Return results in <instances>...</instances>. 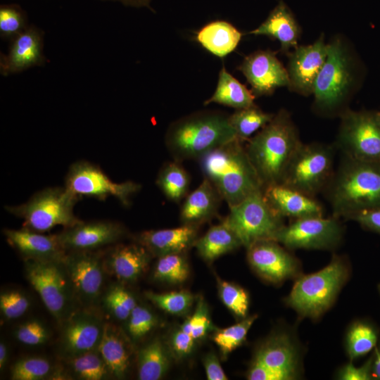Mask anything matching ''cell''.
Returning a JSON list of instances; mask_svg holds the SVG:
<instances>
[{
  "label": "cell",
  "mask_w": 380,
  "mask_h": 380,
  "mask_svg": "<svg viewBox=\"0 0 380 380\" xmlns=\"http://www.w3.org/2000/svg\"><path fill=\"white\" fill-rule=\"evenodd\" d=\"M72 375L82 380H102L112 376L98 350L67 359Z\"/></svg>",
  "instance_id": "obj_35"
},
{
  "label": "cell",
  "mask_w": 380,
  "mask_h": 380,
  "mask_svg": "<svg viewBox=\"0 0 380 380\" xmlns=\"http://www.w3.org/2000/svg\"><path fill=\"white\" fill-rule=\"evenodd\" d=\"M125 234L124 227L117 222L81 220L73 226L64 228L57 235L61 246L68 253L94 251L117 243Z\"/></svg>",
  "instance_id": "obj_17"
},
{
  "label": "cell",
  "mask_w": 380,
  "mask_h": 380,
  "mask_svg": "<svg viewBox=\"0 0 380 380\" xmlns=\"http://www.w3.org/2000/svg\"><path fill=\"white\" fill-rule=\"evenodd\" d=\"M207 379L208 380H227V376L225 374L221 365L213 353L208 354L203 360Z\"/></svg>",
  "instance_id": "obj_52"
},
{
  "label": "cell",
  "mask_w": 380,
  "mask_h": 380,
  "mask_svg": "<svg viewBox=\"0 0 380 380\" xmlns=\"http://www.w3.org/2000/svg\"><path fill=\"white\" fill-rule=\"evenodd\" d=\"M62 324L59 348L66 359L98 348L104 327L98 315L87 310L74 311Z\"/></svg>",
  "instance_id": "obj_18"
},
{
  "label": "cell",
  "mask_w": 380,
  "mask_h": 380,
  "mask_svg": "<svg viewBox=\"0 0 380 380\" xmlns=\"http://www.w3.org/2000/svg\"><path fill=\"white\" fill-rule=\"evenodd\" d=\"M377 334L369 325L358 322L349 330L347 336V350L351 359L368 353L376 345Z\"/></svg>",
  "instance_id": "obj_39"
},
{
  "label": "cell",
  "mask_w": 380,
  "mask_h": 380,
  "mask_svg": "<svg viewBox=\"0 0 380 380\" xmlns=\"http://www.w3.org/2000/svg\"><path fill=\"white\" fill-rule=\"evenodd\" d=\"M151 256L148 250L137 242L119 244L107 252L104 266L118 279L133 281L146 270Z\"/></svg>",
  "instance_id": "obj_24"
},
{
  "label": "cell",
  "mask_w": 380,
  "mask_h": 380,
  "mask_svg": "<svg viewBox=\"0 0 380 380\" xmlns=\"http://www.w3.org/2000/svg\"><path fill=\"white\" fill-rule=\"evenodd\" d=\"M348 275L345 261L334 256L320 271L300 277L286 303L303 317H317L331 307Z\"/></svg>",
  "instance_id": "obj_7"
},
{
  "label": "cell",
  "mask_w": 380,
  "mask_h": 380,
  "mask_svg": "<svg viewBox=\"0 0 380 380\" xmlns=\"http://www.w3.org/2000/svg\"><path fill=\"white\" fill-rule=\"evenodd\" d=\"M194 340L190 334L179 329L175 331L171 337L170 346L177 357H184L191 352Z\"/></svg>",
  "instance_id": "obj_49"
},
{
  "label": "cell",
  "mask_w": 380,
  "mask_h": 380,
  "mask_svg": "<svg viewBox=\"0 0 380 380\" xmlns=\"http://www.w3.org/2000/svg\"><path fill=\"white\" fill-rule=\"evenodd\" d=\"M243 142L234 139L198 160L203 177L213 185L229 208L263 189Z\"/></svg>",
  "instance_id": "obj_3"
},
{
  "label": "cell",
  "mask_w": 380,
  "mask_h": 380,
  "mask_svg": "<svg viewBox=\"0 0 380 380\" xmlns=\"http://www.w3.org/2000/svg\"><path fill=\"white\" fill-rule=\"evenodd\" d=\"M108 311L118 320H126L137 305L134 296L122 286L110 287L103 297Z\"/></svg>",
  "instance_id": "obj_40"
},
{
  "label": "cell",
  "mask_w": 380,
  "mask_h": 380,
  "mask_svg": "<svg viewBox=\"0 0 380 380\" xmlns=\"http://www.w3.org/2000/svg\"><path fill=\"white\" fill-rule=\"evenodd\" d=\"M247 377L250 380H282L278 373L255 360L252 362Z\"/></svg>",
  "instance_id": "obj_51"
},
{
  "label": "cell",
  "mask_w": 380,
  "mask_h": 380,
  "mask_svg": "<svg viewBox=\"0 0 380 380\" xmlns=\"http://www.w3.org/2000/svg\"><path fill=\"white\" fill-rule=\"evenodd\" d=\"M63 265L76 300L86 307L99 298L104 282V256L98 251L68 252Z\"/></svg>",
  "instance_id": "obj_14"
},
{
  "label": "cell",
  "mask_w": 380,
  "mask_h": 380,
  "mask_svg": "<svg viewBox=\"0 0 380 380\" xmlns=\"http://www.w3.org/2000/svg\"><path fill=\"white\" fill-rule=\"evenodd\" d=\"M46 61L44 32L37 27L29 25L11 41L8 52L1 53L0 72L6 77L32 67L42 66Z\"/></svg>",
  "instance_id": "obj_19"
},
{
  "label": "cell",
  "mask_w": 380,
  "mask_h": 380,
  "mask_svg": "<svg viewBox=\"0 0 380 380\" xmlns=\"http://www.w3.org/2000/svg\"><path fill=\"white\" fill-rule=\"evenodd\" d=\"M156 182L167 198L179 202L187 195L190 177L181 162L173 160L161 167Z\"/></svg>",
  "instance_id": "obj_32"
},
{
  "label": "cell",
  "mask_w": 380,
  "mask_h": 380,
  "mask_svg": "<svg viewBox=\"0 0 380 380\" xmlns=\"http://www.w3.org/2000/svg\"><path fill=\"white\" fill-rule=\"evenodd\" d=\"M253 360L278 373L282 380L297 376V351L286 335H277L265 342L257 350Z\"/></svg>",
  "instance_id": "obj_26"
},
{
  "label": "cell",
  "mask_w": 380,
  "mask_h": 380,
  "mask_svg": "<svg viewBox=\"0 0 380 380\" xmlns=\"http://www.w3.org/2000/svg\"><path fill=\"white\" fill-rule=\"evenodd\" d=\"M4 235L8 243L25 260L63 261L67 252L58 235H45L26 228L5 229Z\"/></svg>",
  "instance_id": "obj_21"
},
{
  "label": "cell",
  "mask_w": 380,
  "mask_h": 380,
  "mask_svg": "<svg viewBox=\"0 0 380 380\" xmlns=\"http://www.w3.org/2000/svg\"><path fill=\"white\" fill-rule=\"evenodd\" d=\"M229 115L217 110H201L172 122L165 137L173 160H198L213 149L237 137Z\"/></svg>",
  "instance_id": "obj_5"
},
{
  "label": "cell",
  "mask_w": 380,
  "mask_h": 380,
  "mask_svg": "<svg viewBox=\"0 0 380 380\" xmlns=\"http://www.w3.org/2000/svg\"><path fill=\"white\" fill-rule=\"evenodd\" d=\"M247 141L248 156L263 189L281 182L291 159L302 143L298 128L286 109H280Z\"/></svg>",
  "instance_id": "obj_2"
},
{
  "label": "cell",
  "mask_w": 380,
  "mask_h": 380,
  "mask_svg": "<svg viewBox=\"0 0 380 380\" xmlns=\"http://www.w3.org/2000/svg\"><path fill=\"white\" fill-rule=\"evenodd\" d=\"M372 374V377L380 379V350L376 352V357L373 358Z\"/></svg>",
  "instance_id": "obj_55"
},
{
  "label": "cell",
  "mask_w": 380,
  "mask_h": 380,
  "mask_svg": "<svg viewBox=\"0 0 380 380\" xmlns=\"http://www.w3.org/2000/svg\"><path fill=\"white\" fill-rule=\"evenodd\" d=\"M248 34L264 35L276 39L280 44V51L287 54L291 48L295 49L298 46L300 29L288 6L280 1L265 20Z\"/></svg>",
  "instance_id": "obj_25"
},
{
  "label": "cell",
  "mask_w": 380,
  "mask_h": 380,
  "mask_svg": "<svg viewBox=\"0 0 380 380\" xmlns=\"http://www.w3.org/2000/svg\"><path fill=\"white\" fill-rule=\"evenodd\" d=\"M14 334L18 341L30 346L43 345L51 337L49 329L38 319H30L21 323L15 329Z\"/></svg>",
  "instance_id": "obj_45"
},
{
  "label": "cell",
  "mask_w": 380,
  "mask_h": 380,
  "mask_svg": "<svg viewBox=\"0 0 380 380\" xmlns=\"http://www.w3.org/2000/svg\"><path fill=\"white\" fill-rule=\"evenodd\" d=\"M328 43L323 34L312 44L298 45L287 53L289 89L303 96L312 94L315 80L327 59Z\"/></svg>",
  "instance_id": "obj_16"
},
{
  "label": "cell",
  "mask_w": 380,
  "mask_h": 380,
  "mask_svg": "<svg viewBox=\"0 0 380 380\" xmlns=\"http://www.w3.org/2000/svg\"><path fill=\"white\" fill-rule=\"evenodd\" d=\"M30 306V298L20 289H6L0 293L1 314L6 320H13L23 317Z\"/></svg>",
  "instance_id": "obj_43"
},
{
  "label": "cell",
  "mask_w": 380,
  "mask_h": 380,
  "mask_svg": "<svg viewBox=\"0 0 380 380\" xmlns=\"http://www.w3.org/2000/svg\"><path fill=\"white\" fill-rule=\"evenodd\" d=\"M350 220L357 222L366 229L380 234V208L361 211Z\"/></svg>",
  "instance_id": "obj_50"
},
{
  "label": "cell",
  "mask_w": 380,
  "mask_h": 380,
  "mask_svg": "<svg viewBox=\"0 0 380 380\" xmlns=\"http://www.w3.org/2000/svg\"><path fill=\"white\" fill-rule=\"evenodd\" d=\"M80 198L63 187H49L34 194L26 202L6 206L11 214L23 220V227L43 233L56 226L64 228L79 223L74 207Z\"/></svg>",
  "instance_id": "obj_6"
},
{
  "label": "cell",
  "mask_w": 380,
  "mask_h": 380,
  "mask_svg": "<svg viewBox=\"0 0 380 380\" xmlns=\"http://www.w3.org/2000/svg\"><path fill=\"white\" fill-rule=\"evenodd\" d=\"M373 357L361 366L356 367L349 363L345 365L339 372V379L343 380H369L372 377V365Z\"/></svg>",
  "instance_id": "obj_48"
},
{
  "label": "cell",
  "mask_w": 380,
  "mask_h": 380,
  "mask_svg": "<svg viewBox=\"0 0 380 380\" xmlns=\"http://www.w3.org/2000/svg\"><path fill=\"white\" fill-rule=\"evenodd\" d=\"M25 272L46 309L63 323L74 312L76 300L63 261L25 260Z\"/></svg>",
  "instance_id": "obj_10"
},
{
  "label": "cell",
  "mask_w": 380,
  "mask_h": 380,
  "mask_svg": "<svg viewBox=\"0 0 380 380\" xmlns=\"http://www.w3.org/2000/svg\"><path fill=\"white\" fill-rule=\"evenodd\" d=\"M247 251L250 265L266 280L280 282L298 272L297 259L277 241H258L248 247Z\"/></svg>",
  "instance_id": "obj_20"
},
{
  "label": "cell",
  "mask_w": 380,
  "mask_h": 380,
  "mask_svg": "<svg viewBox=\"0 0 380 380\" xmlns=\"http://www.w3.org/2000/svg\"><path fill=\"white\" fill-rule=\"evenodd\" d=\"M54 372L49 360L42 357H27L15 362L11 369L13 380L51 379Z\"/></svg>",
  "instance_id": "obj_37"
},
{
  "label": "cell",
  "mask_w": 380,
  "mask_h": 380,
  "mask_svg": "<svg viewBox=\"0 0 380 380\" xmlns=\"http://www.w3.org/2000/svg\"><path fill=\"white\" fill-rule=\"evenodd\" d=\"M210 327L207 307L202 299H199L194 314L180 327V329L190 334L195 340L203 337Z\"/></svg>",
  "instance_id": "obj_47"
},
{
  "label": "cell",
  "mask_w": 380,
  "mask_h": 380,
  "mask_svg": "<svg viewBox=\"0 0 380 380\" xmlns=\"http://www.w3.org/2000/svg\"><path fill=\"white\" fill-rule=\"evenodd\" d=\"M359 83V65L348 43L336 37L328 43L324 64L314 84V111L326 118L340 117Z\"/></svg>",
  "instance_id": "obj_4"
},
{
  "label": "cell",
  "mask_w": 380,
  "mask_h": 380,
  "mask_svg": "<svg viewBox=\"0 0 380 380\" xmlns=\"http://www.w3.org/2000/svg\"><path fill=\"white\" fill-rule=\"evenodd\" d=\"M262 190L229 208V213L222 221L246 248L260 241H276L278 232L284 226V218L270 206Z\"/></svg>",
  "instance_id": "obj_9"
},
{
  "label": "cell",
  "mask_w": 380,
  "mask_h": 380,
  "mask_svg": "<svg viewBox=\"0 0 380 380\" xmlns=\"http://www.w3.org/2000/svg\"><path fill=\"white\" fill-rule=\"evenodd\" d=\"M378 289H379V293H380V284H379Z\"/></svg>",
  "instance_id": "obj_57"
},
{
  "label": "cell",
  "mask_w": 380,
  "mask_h": 380,
  "mask_svg": "<svg viewBox=\"0 0 380 380\" xmlns=\"http://www.w3.org/2000/svg\"><path fill=\"white\" fill-rule=\"evenodd\" d=\"M334 144L341 155L380 163V121L376 111L346 110Z\"/></svg>",
  "instance_id": "obj_11"
},
{
  "label": "cell",
  "mask_w": 380,
  "mask_h": 380,
  "mask_svg": "<svg viewBox=\"0 0 380 380\" xmlns=\"http://www.w3.org/2000/svg\"><path fill=\"white\" fill-rule=\"evenodd\" d=\"M197 227L184 224L170 229L147 230L137 236L136 241L144 246L151 255L160 257L172 253H183L194 246Z\"/></svg>",
  "instance_id": "obj_23"
},
{
  "label": "cell",
  "mask_w": 380,
  "mask_h": 380,
  "mask_svg": "<svg viewBox=\"0 0 380 380\" xmlns=\"http://www.w3.org/2000/svg\"><path fill=\"white\" fill-rule=\"evenodd\" d=\"M64 186L80 199L86 196L105 200L113 196L126 207L129 205L132 196L141 189V185L132 181H112L99 166L87 160L70 165Z\"/></svg>",
  "instance_id": "obj_12"
},
{
  "label": "cell",
  "mask_w": 380,
  "mask_h": 380,
  "mask_svg": "<svg viewBox=\"0 0 380 380\" xmlns=\"http://www.w3.org/2000/svg\"><path fill=\"white\" fill-rule=\"evenodd\" d=\"M343 232L339 218L312 216L284 224L276 241L289 249H333L341 242Z\"/></svg>",
  "instance_id": "obj_13"
},
{
  "label": "cell",
  "mask_w": 380,
  "mask_h": 380,
  "mask_svg": "<svg viewBox=\"0 0 380 380\" xmlns=\"http://www.w3.org/2000/svg\"><path fill=\"white\" fill-rule=\"evenodd\" d=\"M29 26L27 15L16 4H4L0 6V36L11 41Z\"/></svg>",
  "instance_id": "obj_41"
},
{
  "label": "cell",
  "mask_w": 380,
  "mask_h": 380,
  "mask_svg": "<svg viewBox=\"0 0 380 380\" xmlns=\"http://www.w3.org/2000/svg\"><path fill=\"white\" fill-rule=\"evenodd\" d=\"M127 330L132 337L139 338L155 327L154 315L146 308L137 305L127 319Z\"/></svg>",
  "instance_id": "obj_46"
},
{
  "label": "cell",
  "mask_w": 380,
  "mask_h": 380,
  "mask_svg": "<svg viewBox=\"0 0 380 380\" xmlns=\"http://www.w3.org/2000/svg\"><path fill=\"white\" fill-rule=\"evenodd\" d=\"M274 114L263 111L255 104L237 109L229 115V122L238 139L245 141L265 127Z\"/></svg>",
  "instance_id": "obj_34"
},
{
  "label": "cell",
  "mask_w": 380,
  "mask_h": 380,
  "mask_svg": "<svg viewBox=\"0 0 380 380\" xmlns=\"http://www.w3.org/2000/svg\"><path fill=\"white\" fill-rule=\"evenodd\" d=\"M189 276L188 264L182 253H172L158 257L153 277L171 284L184 282Z\"/></svg>",
  "instance_id": "obj_36"
},
{
  "label": "cell",
  "mask_w": 380,
  "mask_h": 380,
  "mask_svg": "<svg viewBox=\"0 0 380 380\" xmlns=\"http://www.w3.org/2000/svg\"><path fill=\"white\" fill-rule=\"evenodd\" d=\"M376 113H377L378 118L380 121V111H376Z\"/></svg>",
  "instance_id": "obj_56"
},
{
  "label": "cell",
  "mask_w": 380,
  "mask_h": 380,
  "mask_svg": "<svg viewBox=\"0 0 380 380\" xmlns=\"http://www.w3.org/2000/svg\"><path fill=\"white\" fill-rule=\"evenodd\" d=\"M218 291L222 303L229 310L238 317H246L248 308V296L242 288L219 279Z\"/></svg>",
  "instance_id": "obj_44"
},
{
  "label": "cell",
  "mask_w": 380,
  "mask_h": 380,
  "mask_svg": "<svg viewBox=\"0 0 380 380\" xmlns=\"http://www.w3.org/2000/svg\"><path fill=\"white\" fill-rule=\"evenodd\" d=\"M103 1H114L119 2L125 6L141 8H146L153 11L151 6V0H100Z\"/></svg>",
  "instance_id": "obj_53"
},
{
  "label": "cell",
  "mask_w": 380,
  "mask_h": 380,
  "mask_svg": "<svg viewBox=\"0 0 380 380\" xmlns=\"http://www.w3.org/2000/svg\"><path fill=\"white\" fill-rule=\"evenodd\" d=\"M241 37V32L233 25L216 20L199 30L196 40L210 53L222 58L236 49Z\"/></svg>",
  "instance_id": "obj_28"
},
{
  "label": "cell",
  "mask_w": 380,
  "mask_h": 380,
  "mask_svg": "<svg viewBox=\"0 0 380 380\" xmlns=\"http://www.w3.org/2000/svg\"><path fill=\"white\" fill-rule=\"evenodd\" d=\"M334 144L301 143L291 159L281 182L312 197L322 193L334 172Z\"/></svg>",
  "instance_id": "obj_8"
},
{
  "label": "cell",
  "mask_w": 380,
  "mask_h": 380,
  "mask_svg": "<svg viewBox=\"0 0 380 380\" xmlns=\"http://www.w3.org/2000/svg\"><path fill=\"white\" fill-rule=\"evenodd\" d=\"M332 216L350 220L363 210L380 208V163L341 155L322 192Z\"/></svg>",
  "instance_id": "obj_1"
},
{
  "label": "cell",
  "mask_w": 380,
  "mask_h": 380,
  "mask_svg": "<svg viewBox=\"0 0 380 380\" xmlns=\"http://www.w3.org/2000/svg\"><path fill=\"white\" fill-rule=\"evenodd\" d=\"M221 201L217 191L204 177L198 187L186 196L181 208L180 219L184 224L196 226L216 214Z\"/></svg>",
  "instance_id": "obj_27"
},
{
  "label": "cell",
  "mask_w": 380,
  "mask_h": 380,
  "mask_svg": "<svg viewBox=\"0 0 380 380\" xmlns=\"http://www.w3.org/2000/svg\"><path fill=\"white\" fill-rule=\"evenodd\" d=\"M255 96L222 66L220 71L215 91L205 100L204 105L218 103L233 108L241 109L255 105Z\"/></svg>",
  "instance_id": "obj_30"
},
{
  "label": "cell",
  "mask_w": 380,
  "mask_h": 380,
  "mask_svg": "<svg viewBox=\"0 0 380 380\" xmlns=\"http://www.w3.org/2000/svg\"><path fill=\"white\" fill-rule=\"evenodd\" d=\"M112 376L122 379L129 367V352L125 339L110 324H105L97 348Z\"/></svg>",
  "instance_id": "obj_29"
},
{
  "label": "cell",
  "mask_w": 380,
  "mask_h": 380,
  "mask_svg": "<svg viewBox=\"0 0 380 380\" xmlns=\"http://www.w3.org/2000/svg\"><path fill=\"white\" fill-rule=\"evenodd\" d=\"M257 317V315H254L236 324L217 330L214 334L213 341L224 355L231 353L242 344Z\"/></svg>",
  "instance_id": "obj_38"
},
{
  "label": "cell",
  "mask_w": 380,
  "mask_h": 380,
  "mask_svg": "<svg viewBox=\"0 0 380 380\" xmlns=\"http://www.w3.org/2000/svg\"><path fill=\"white\" fill-rule=\"evenodd\" d=\"M169 362L162 343L154 339L143 347L138 355L137 372L140 380H158L167 372Z\"/></svg>",
  "instance_id": "obj_33"
},
{
  "label": "cell",
  "mask_w": 380,
  "mask_h": 380,
  "mask_svg": "<svg viewBox=\"0 0 380 380\" xmlns=\"http://www.w3.org/2000/svg\"><path fill=\"white\" fill-rule=\"evenodd\" d=\"M194 246L204 260L213 261L242 245L235 233L222 222L211 227Z\"/></svg>",
  "instance_id": "obj_31"
},
{
  "label": "cell",
  "mask_w": 380,
  "mask_h": 380,
  "mask_svg": "<svg viewBox=\"0 0 380 380\" xmlns=\"http://www.w3.org/2000/svg\"><path fill=\"white\" fill-rule=\"evenodd\" d=\"M264 197L270 206L281 217L292 220L323 216L324 207L316 198L282 184L265 187Z\"/></svg>",
  "instance_id": "obj_22"
},
{
  "label": "cell",
  "mask_w": 380,
  "mask_h": 380,
  "mask_svg": "<svg viewBox=\"0 0 380 380\" xmlns=\"http://www.w3.org/2000/svg\"><path fill=\"white\" fill-rule=\"evenodd\" d=\"M255 97L270 96L279 87H289L286 68L271 50H258L246 56L238 67Z\"/></svg>",
  "instance_id": "obj_15"
},
{
  "label": "cell",
  "mask_w": 380,
  "mask_h": 380,
  "mask_svg": "<svg viewBox=\"0 0 380 380\" xmlns=\"http://www.w3.org/2000/svg\"><path fill=\"white\" fill-rule=\"evenodd\" d=\"M145 295L146 298L163 310L177 315L186 312L194 301V296L186 291L164 293L148 291Z\"/></svg>",
  "instance_id": "obj_42"
},
{
  "label": "cell",
  "mask_w": 380,
  "mask_h": 380,
  "mask_svg": "<svg viewBox=\"0 0 380 380\" xmlns=\"http://www.w3.org/2000/svg\"><path fill=\"white\" fill-rule=\"evenodd\" d=\"M6 343L0 342V370L3 372L6 366L8 358V350Z\"/></svg>",
  "instance_id": "obj_54"
}]
</instances>
